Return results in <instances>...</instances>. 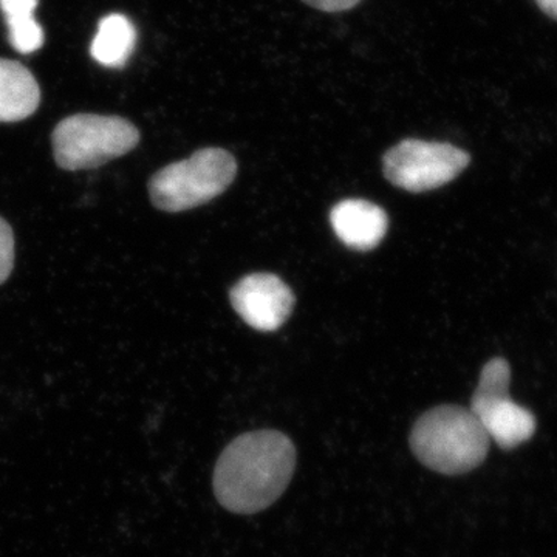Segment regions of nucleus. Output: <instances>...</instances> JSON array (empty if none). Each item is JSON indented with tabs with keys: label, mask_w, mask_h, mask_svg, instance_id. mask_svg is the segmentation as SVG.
<instances>
[{
	"label": "nucleus",
	"mask_w": 557,
	"mask_h": 557,
	"mask_svg": "<svg viewBox=\"0 0 557 557\" xmlns=\"http://www.w3.org/2000/svg\"><path fill=\"white\" fill-rule=\"evenodd\" d=\"M39 0H0V10L9 27L10 44L22 54H30L44 46L46 35L35 20Z\"/></svg>",
	"instance_id": "11"
},
{
	"label": "nucleus",
	"mask_w": 557,
	"mask_h": 557,
	"mask_svg": "<svg viewBox=\"0 0 557 557\" xmlns=\"http://www.w3.org/2000/svg\"><path fill=\"white\" fill-rule=\"evenodd\" d=\"M14 269V234L10 223L0 218V285Z\"/></svg>",
	"instance_id": "12"
},
{
	"label": "nucleus",
	"mask_w": 557,
	"mask_h": 557,
	"mask_svg": "<svg viewBox=\"0 0 557 557\" xmlns=\"http://www.w3.org/2000/svg\"><path fill=\"white\" fill-rule=\"evenodd\" d=\"M311 9L325 11V13H339L357 7L361 0H302Z\"/></svg>",
	"instance_id": "13"
},
{
	"label": "nucleus",
	"mask_w": 557,
	"mask_h": 557,
	"mask_svg": "<svg viewBox=\"0 0 557 557\" xmlns=\"http://www.w3.org/2000/svg\"><path fill=\"white\" fill-rule=\"evenodd\" d=\"M409 446L417 460L432 471L461 475L485 461L491 438L471 409L443 405L418 418Z\"/></svg>",
	"instance_id": "2"
},
{
	"label": "nucleus",
	"mask_w": 557,
	"mask_h": 557,
	"mask_svg": "<svg viewBox=\"0 0 557 557\" xmlns=\"http://www.w3.org/2000/svg\"><path fill=\"white\" fill-rule=\"evenodd\" d=\"M230 299L236 313L259 332L281 329L295 307V295L288 285L269 273L240 278L231 289Z\"/></svg>",
	"instance_id": "7"
},
{
	"label": "nucleus",
	"mask_w": 557,
	"mask_h": 557,
	"mask_svg": "<svg viewBox=\"0 0 557 557\" xmlns=\"http://www.w3.org/2000/svg\"><path fill=\"white\" fill-rule=\"evenodd\" d=\"M511 368L504 358L487 361L480 373L479 386L471 401V410L491 442L509 450L523 445L536 432L533 412L509 398Z\"/></svg>",
	"instance_id": "5"
},
{
	"label": "nucleus",
	"mask_w": 557,
	"mask_h": 557,
	"mask_svg": "<svg viewBox=\"0 0 557 557\" xmlns=\"http://www.w3.org/2000/svg\"><path fill=\"white\" fill-rule=\"evenodd\" d=\"M137 44V30L123 14L102 17L97 35L91 40L90 54L104 67L120 69L132 57Z\"/></svg>",
	"instance_id": "10"
},
{
	"label": "nucleus",
	"mask_w": 557,
	"mask_h": 557,
	"mask_svg": "<svg viewBox=\"0 0 557 557\" xmlns=\"http://www.w3.org/2000/svg\"><path fill=\"white\" fill-rule=\"evenodd\" d=\"M536 2L545 14L557 21V0H536Z\"/></svg>",
	"instance_id": "14"
},
{
	"label": "nucleus",
	"mask_w": 557,
	"mask_h": 557,
	"mask_svg": "<svg viewBox=\"0 0 557 557\" xmlns=\"http://www.w3.org/2000/svg\"><path fill=\"white\" fill-rule=\"evenodd\" d=\"M40 104L38 81L21 62L0 60V123L30 119Z\"/></svg>",
	"instance_id": "9"
},
{
	"label": "nucleus",
	"mask_w": 557,
	"mask_h": 557,
	"mask_svg": "<svg viewBox=\"0 0 557 557\" xmlns=\"http://www.w3.org/2000/svg\"><path fill=\"white\" fill-rule=\"evenodd\" d=\"M330 223L338 239L348 248L369 251L379 247L386 236L388 219L379 205L347 199L332 209Z\"/></svg>",
	"instance_id": "8"
},
{
	"label": "nucleus",
	"mask_w": 557,
	"mask_h": 557,
	"mask_svg": "<svg viewBox=\"0 0 557 557\" xmlns=\"http://www.w3.org/2000/svg\"><path fill=\"white\" fill-rule=\"evenodd\" d=\"M296 469V448L271 429L247 432L220 454L212 475L215 498L234 515H256L285 493Z\"/></svg>",
	"instance_id": "1"
},
{
	"label": "nucleus",
	"mask_w": 557,
	"mask_h": 557,
	"mask_svg": "<svg viewBox=\"0 0 557 557\" xmlns=\"http://www.w3.org/2000/svg\"><path fill=\"white\" fill-rule=\"evenodd\" d=\"M236 174L237 163L228 150H197L188 160L168 164L153 174L149 182L150 201L160 211H189L225 193Z\"/></svg>",
	"instance_id": "4"
},
{
	"label": "nucleus",
	"mask_w": 557,
	"mask_h": 557,
	"mask_svg": "<svg viewBox=\"0 0 557 557\" xmlns=\"http://www.w3.org/2000/svg\"><path fill=\"white\" fill-rule=\"evenodd\" d=\"M471 157L448 143L405 139L383 160L384 175L392 185L409 193H426L448 185L467 170Z\"/></svg>",
	"instance_id": "6"
},
{
	"label": "nucleus",
	"mask_w": 557,
	"mask_h": 557,
	"mask_svg": "<svg viewBox=\"0 0 557 557\" xmlns=\"http://www.w3.org/2000/svg\"><path fill=\"white\" fill-rule=\"evenodd\" d=\"M139 131L121 116L76 113L51 134L53 157L64 171L97 170L137 148Z\"/></svg>",
	"instance_id": "3"
}]
</instances>
